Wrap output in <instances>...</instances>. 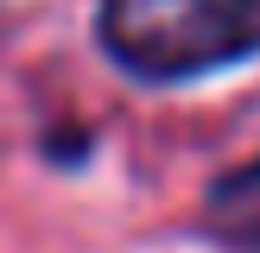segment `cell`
Instances as JSON below:
<instances>
[{"label": "cell", "instance_id": "obj_1", "mask_svg": "<svg viewBox=\"0 0 260 253\" xmlns=\"http://www.w3.org/2000/svg\"><path fill=\"white\" fill-rule=\"evenodd\" d=\"M102 45L146 82L260 57V0H102Z\"/></svg>", "mask_w": 260, "mask_h": 253}, {"label": "cell", "instance_id": "obj_2", "mask_svg": "<svg viewBox=\"0 0 260 253\" xmlns=\"http://www.w3.org/2000/svg\"><path fill=\"white\" fill-rule=\"evenodd\" d=\"M203 215H210L216 240H229V247H241V253H260V158L235 164L229 177H216Z\"/></svg>", "mask_w": 260, "mask_h": 253}]
</instances>
